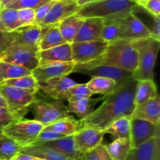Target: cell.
Returning <instances> with one entry per match:
<instances>
[{
    "mask_svg": "<svg viewBox=\"0 0 160 160\" xmlns=\"http://www.w3.org/2000/svg\"><path fill=\"white\" fill-rule=\"evenodd\" d=\"M117 22L120 28L119 39L134 42L152 38L149 30L132 12L118 17Z\"/></svg>",
    "mask_w": 160,
    "mask_h": 160,
    "instance_id": "obj_9",
    "label": "cell"
},
{
    "mask_svg": "<svg viewBox=\"0 0 160 160\" xmlns=\"http://www.w3.org/2000/svg\"><path fill=\"white\" fill-rule=\"evenodd\" d=\"M1 84H5V85L10 86V87L28 91L34 95L38 92V83L32 74L4 81Z\"/></svg>",
    "mask_w": 160,
    "mask_h": 160,
    "instance_id": "obj_34",
    "label": "cell"
},
{
    "mask_svg": "<svg viewBox=\"0 0 160 160\" xmlns=\"http://www.w3.org/2000/svg\"><path fill=\"white\" fill-rule=\"evenodd\" d=\"M106 96L99 97V98H83V99L78 100L76 102H68L67 106V112L70 113L76 114L77 117L80 119V120H84L87 118L94 110H95V106L98 102L105 98Z\"/></svg>",
    "mask_w": 160,
    "mask_h": 160,
    "instance_id": "obj_24",
    "label": "cell"
},
{
    "mask_svg": "<svg viewBox=\"0 0 160 160\" xmlns=\"http://www.w3.org/2000/svg\"><path fill=\"white\" fill-rule=\"evenodd\" d=\"M21 152L45 160H73L56 150L40 145H31L22 148Z\"/></svg>",
    "mask_w": 160,
    "mask_h": 160,
    "instance_id": "obj_26",
    "label": "cell"
},
{
    "mask_svg": "<svg viewBox=\"0 0 160 160\" xmlns=\"http://www.w3.org/2000/svg\"><path fill=\"white\" fill-rule=\"evenodd\" d=\"M148 0H135V2L137 3L138 6H142V7H144L145 5L148 2Z\"/></svg>",
    "mask_w": 160,
    "mask_h": 160,
    "instance_id": "obj_50",
    "label": "cell"
},
{
    "mask_svg": "<svg viewBox=\"0 0 160 160\" xmlns=\"http://www.w3.org/2000/svg\"><path fill=\"white\" fill-rule=\"evenodd\" d=\"M106 148L111 160H126L131 149V139H116Z\"/></svg>",
    "mask_w": 160,
    "mask_h": 160,
    "instance_id": "obj_29",
    "label": "cell"
},
{
    "mask_svg": "<svg viewBox=\"0 0 160 160\" xmlns=\"http://www.w3.org/2000/svg\"><path fill=\"white\" fill-rule=\"evenodd\" d=\"M23 115L13 112L8 107L0 106V131L14 122L23 120Z\"/></svg>",
    "mask_w": 160,
    "mask_h": 160,
    "instance_id": "obj_38",
    "label": "cell"
},
{
    "mask_svg": "<svg viewBox=\"0 0 160 160\" xmlns=\"http://www.w3.org/2000/svg\"><path fill=\"white\" fill-rule=\"evenodd\" d=\"M62 137H65V136L62 135V134H57V133L52 132V131L42 130V131L39 133L38 136L37 138V140L35 141V142H34V144H38L42 143V142H50V141L61 138ZM34 144H32V145H34Z\"/></svg>",
    "mask_w": 160,
    "mask_h": 160,
    "instance_id": "obj_43",
    "label": "cell"
},
{
    "mask_svg": "<svg viewBox=\"0 0 160 160\" xmlns=\"http://www.w3.org/2000/svg\"><path fill=\"white\" fill-rule=\"evenodd\" d=\"M80 8L76 0L56 1L41 26L49 28L53 25H58L67 17L77 14Z\"/></svg>",
    "mask_w": 160,
    "mask_h": 160,
    "instance_id": "obj_13",
    "label": "cell"
},
{
    "mask_svg": "<svg viewBox=\"0 0 160 160\" xmlns=\"http://www.w3.org/2000/svg\"><path fill=\"white\" fill-rule=\"evenodd\" d=\"M136 6L135 0H100L81 6L77 14L84 19L98 17L105 20L126 15Z\"/></svg>",
    "mask_w": 160,
    "mask_h": 160,
    "instance_id": "obj_3",
    "label": "cell"
},
{
    "mask_svg": "<svg viewBox=\"0 0 160 160\" xmlns=\"http://www.w3.org/2000/svg\"><path fill=\"white\" fill-rule=\"evenodd\" d=\"M89 63L117 67L133 73L138 63V54L131 42L117 39L108 42L102 56Z\"/></svg>",
    "mask_w": 160,
    "mask_h": 160,
    "instance_id": "obj_2",
    "label": "cell"
},
{
    "mask_svg": "<svg viewBox=\"0 0 160 160\" xmlns=\"http://www.w3.org/2000/svg\"><path fill=\"white\" fill-rule=\"evenodd\" d=\"M49 1L51 0H14L8 3L4 8L14 9L17 10L20 9H25V8L35 9L44 3H46Z\"/></svg>",
    "mask_w": 160,
    "mask_h": 160,
    "instance_id": "obj_39",
    "label": "cell"
},
{
    "mask_svg": "<svg viewBox=\"0 0 160 160\" xmlns=\"http://www.w3.org/2000/svg\"><path fill=\"white\" fill-rule=\"evenodd\" d=\"M33 160H45V159H39V158L34 157V159H33Z\"/></svg>",
    "mask_w": 160,
    "mask_h": 160,
    "instance_id": "obj_51",
    "label": "cell"
},
{
    "mask_svg": "<svg viewBox=\"0 0 160 160\" xmlns=\"http://www.w3.org/2000/svg\"><path fill=\"white\" fill-rule=\"evenodd\" d=\"M105 41L71 43L72 59L76 65L88 63L99 59L107 48Z\"/></svg>",
    "mask_w": 160,
    "mask_h": 160,
    "instance_id": "obj_11",
    "label": "cell"
},
{
    "mask_svg": "<svg viewBox=\"0 0 160 160\" xmlns=\"http://www.w3.org/2000/svg\"><path fill=\"white\" fill-rule=\"evenodd\" d=\"M76 1H77V2H78V6H79L80 7H81V6H84V5L89 4V3L95 2L100 1V0H76Z\"/></svg>",
    "mask_w": 160,
    "mask_h": 160,
    "instance_id": "obj_47",
    "label": "cell"
},
{
    "mask_svg": "<svg viewBox=\"0 0 160 160\" xmlns=\"http://www.w3.org/2000/svg\"><path fill=\"white\" fill-rule=\"evenodd\" d=\"M34 156H31L30 155L25 154V153L20 152L17 155H16L11 160H33Z\"/></svg>",
    "mask_w": 160,
    "mask_h": 160,
    "instance_id": "obj_46",
    "label": "cell"
},
{
    "mask_svg": "<svg viewBox=\"0 0 160 160\" xmlns=\"http://www.w3.org/2000/svg\"><path fill=\"white\" fill-rule=\"evenodd\" d=\"M13 42V34L0 29V52L4 51Z\"/></svg>",
    "mask_w": 160,
    "mask_h": 160,
    "instance_id": "obj_44",
    "label": "cell"
},
{
    "mask_svg": "<svg viewBox=\"0 0 160 160\" xmlns=\"http://www.w3.org/2000/svg\"><path fill=\"white\" fill-rule=\"evenodd\" d=\"M138 81L131 79L117 86L109 95L105 97L102 104L95 109L87 118L80 120L83 127H92L104 131L115 120L131 117L135 105L134 95Z\"/></svg>",
    "mask_w": 160,
    "mask_h": 160,
    "instance_id": "obj_1",
    "label": "cell"
},
{
    "mask_svg": "<svg viewBox=\"0 0 160 160\" xmlns=\"http://www.w3.org/2000/svg\"><path fill=\"white\" fill-rule=\"evenodd\" d=\"M131 148H137L152 138L160 135L159 124L143 120L131 119Z\"/></svg>",
    "mask_w": 160,
    "mask_h": 160,
    "instance_id": "obj_12",
    "label": "cell"
},
{
    "mask_svg": "<svg viewBox=\"0 0 160 160\" xmlns=\"http://www.w3.org/2000/svg\"><path fill=\"white\" fill-rule=\"evenodd\" d=\"M0 106H2V107H8L6 100L4 99L1 93H0Z\"/></svg>",
    "mask_w": 160,
    "mask_h": 160,
    "instance_id": "obj_49",
    "label": "cell"
},
{
    "mask_svg": "<svg viewBox=\"0 0 160 160\" xmlns=\"http://www.w3.org/2000/svg\"><path fill=\"white\" fill-rule=\"evenodd\" d=\"M38 50L17 42H12L0 52V61L21 66L32 71L38 67Z\"/></svg>",
    "mask_w": 160,
    "mask_h": 160,
    "instance_id": "obj_6",
    "label": "cell"
},
{
    "mask_svg": "<svg viewBox=\"0 0 160 160\" xmlns=\"http://www.w3.org/2000/svg\"><path fill=\"white\" fill-rule=\"evenodd\" d=\"M17 12L21 27L35 24V9L25 8L17 9Z\"/></svg>",
    "mask_w": 160,
    "mask_h": 160,
    "instance_id": "obj_41",
    "label": "cell"
},
{
    "mask_svg": "<svg viewBox=\"0 0 160 160\" xmlns=\"http://www.w3.org/2000/svg\"><path fill=\"white\" fill-rule=\"evenodd\" d=\"M21 28L17 9L3 8L0 9V29L12 33Z\"/></svg>",
    "mask_w": 160,
    "mask_h": 160,
    "instance_id": "obj_32",
    "label": "cell"
},
{
    "mask_svg": "<svg viewBox=\"0 0 160 160\" xmlns=\"http://www.w3.org/2000/svg\"><path fill=\"white\" fill-rule=\"evenodd\" d=\"M92 95L93 94L88 88L86 84H76L66 91L62 100H67L68 102H72L83 98H91Z\"/></svg>",
    "mask_w": 160,
    "mask_h": 160,
    "instance_id": "obj_36",
    "label": "cell"
},
{
    "mask_svg": "<svg viewBox=\"0 0 160 160\" xmlns=\"http://www.w3.org/2000/svg\"><path fill=\"white\" fill-rule=\"evenodd\" d=\"M76 64L73 62H54L41 65L31 71L38 83L45 82L53 78L67 77L73 73Z\"/></svg>",
    "mask_w": 160,
    "mask_h": 160,
    "instance_id": "obj_14",
    "label": "cell"
},
{
    "mask_svg": "<svg viewBox=\"0 0 160 160\" xmlns=\"http://www.w3.org/2000/svg\"><path fill=\"white\" fill-rule=\"evenodd\" d=\"M143 8L155 17L160 16V0H148Z\"/></svg>",
    "mask_w": 160,
    "mask_h": 160,
    "instance_id": "obj_45",
    "label": "cell"
},
{
    "mask_svg": "<svg viewBox=\"0 0 160 160\" xmlns=\"http://www.w3.org/2000/svg\"><path fill=\"white\" fill-rule=\"evenodd\" d=\"M31 74V70L25 67L0 61V84L4 81Z\"/></svg>",
    "mask_w": 160,
    "mask_h": 160,
    "instance_id": "obj_33",
    "label": "cell"
},
{
    "mask_svg": "<svg viewBox=\"0 0 160 160\" xmlns=\"http://www.w3.org/2000/svg\"><path fill=\"white\" fill-rule=\"evenodd\" d=\"M138 54V63L133 73L135 81L154 79V68L159 52L160 41L153 38L131 42Z\"/></svg>",
    "mask_w": 160,
    "mask_h": 160,
    "instance_id": "obj_4",
    "label": "cell"
},
{
    "mask_svg": "<svg viewBox=\"0 0 160 160\" xmlns=\"http://www.w3.org/2000/svg\"><path fill=\"white\" fill-rule=\"evenodd\" d=\"M2 131H0V136L2 135Z\"/></svg>",
    "mask_w": 160,
    "mask_h": 160,
    "instance_id": "obj_52",
    "label": "cell"
},
{
    "mask_svg": "<svg viewBox=\"0 0 160 160\" xmlns=\"http://www.w3.org/2000/svg\"><path fill=\"white\" fill-rule=\"evenodd\" d=\"M56 1H60V0H56Z\"/></svg>",
    "mask_w": 160,
    "mask_h": 160,
    "instance_id": "obj_53",
    "label": "cell"
},
{
    "mask_svg": "<svg viewBox=\"0 0 160 160\" xmlns=\"http://www.w3.org/2000/svg\"><path fill=\"white\" fill-rule=\"evenodd\" d=\"M158 94L157 87L154 80L138 81L134 95V105L138 106L148 100L154 98Z\"/></svg>",
    "mask_w": 160,
    "mask_h": 160,
    "instance_id": "obj_27",
    "label": "cell"
},
{
    "mask_svg": "<svg viewBox=\"0 0 160 160\" xmlns=\"http://www.w3.org/2000/svg\"><path fill=\"white\" fill-rule=\"evenodd\" d=\"M12 1H14V0H0V8L2 9V8H4L8 3L11 2Z\"/></svg>",
    "mask_w": 160,
    "mask_h": 160,
    "instance_id": "obj_48",
    "label": "cell"
},
{
    "mask_svg": "<svg viewBox=\"0 0 160 160\" xmlns=\"http://www.w3.org/2000/svg\"><path fill=\"white\" fill-rule=\"evenodd\" d=\"M0 9H1V8H0Z\"/></svg>",
    "mask_w": 160,
    "mask_h": 160,
    "instance_id": "obj_54",
    "label": "cell"
},
{
    "mask_svg": "<svg viewBox=\"0 0 160 160\" xmlns=\"http://www.w3.org/2000/svg\"><path fill=\"white\" fill-rule=\"evenodd\" d=\"M34 145H40L49 147L73 160H84V154L77 149L73 135L65 136V137L56 139V140L34 144Z\"/></svg>",
    "mask_w": 160,
    "mask_h": 160,
    "instance_id": "obj_21",
    "label": "cell"
},
{
    "mask_svg": "<svg viewBox=\"0 0 160 160\" xmlns=\"http://www.w3.org/2000/svg\"><path fill=\"white\" fill-rule=\"evenodd\" d=\"M103 23V19L98 17L85 18L73 43L102 40Z\"/></svg>",
    "mask_w": 160,
    "mask_h": 160,
    "instance_id": "obj_19",
    "label": "cell"
},
{
    "mask_svg": "<svg viewBox=\"0 0 160 160\" xmlns=\"http://www.w3.org/2000/svg\"><path fill=\"white\" fill-rule=\"evenodd\" d=\"M81 128H82V125L80 120H75L73 117L69 116L52 124L45 126L43 130L52 131L63 136H72L74 135Z\"/></svg>",
    "mask_w": 160,
    "mask_h": 160,
    "instance_id": "obj_23",
    "label": "cell"
},
{
    "mask_svg": "<svg viewBox=\"0 0 160 160\" xmlns=\"http://www.w3.org/2000/svg\"><path fill=\"white\" fill-rule=\"evenodd\" d=\"M117 18L118 17L103 20L104 23L102 31V40L106 42H110L119 39L120 28L117 22Z\"/></svg>",
    "mask_w": 160,
    "mask_h": 160,
    "instance_id": "obj_37",
    "label": "cell"
},
{
    "mask_svg": "<svg viewBox=\"0 0 160 160\" xmlns=\"http://www.w3.org/2000/svg\"><path fill=\"white\" fill-rule=\"evenodd\" d=\"M105 134L102 130L92 127H83L73 135L77 149L83 154L88 152L101 145Z\"/></svg>",
    "mask_w": 160,
    "mask_h": 160,
    "instance_id": "obj_15",
    "label": "cell"
},
{
    "mask_svg": "<svg viewBox=\"0 0 160 160\" xmlns=\"http://www.w3.org/2000/svg\"><path fill=\"white\" fill-rule=\"evenodd\" d=\"M86 85L93 95L99 94L103 96H107L117 88L118 84L112 79L95 77L92 78Z\"/></svg>",
    "mask_w": 160,
    "mask_h": 160,
    "instance_id": "obj_28",
    "label": "cell"
},
{
    "mask_svg": "<svg viewBox=\"0 0 160 160\" xmlns=\"http://www.w3.org/2000/svg\"><path fill=\"white\" fill-rule=\"evenodd\" d=\"M84 18L78 14L67 17L58 24L59 31L62 38L67 43H73L75 37L78 34L81 25L84 23Z\"/></svg>",
    "mask_w": 160,
    "mask_h": 160,
    "instance_id": "obj_25",
    "label": "cell"
},
{
    "mask_svg": "<svg viewBox=\"0 0 160 160\" xmlns=\"http://www.w3.org/2000/svg\"><path fill=\"white\" fill-rule=\"evenodd\" d=\"M84 160H111L106 145H99L96 148L84 153Z\"/></svg>",
    "mask_w": 160,
    "mask_h": 160,
    "instance_id": "obj_40",
    "label": "cell"
},
{
    "mask_svg": "<svg viewBox=\"0 0 160 160\" xmlns=\"http://www.w3.org/2000/svg\"><path fill=\"white\" fill-rule=\"evenodd\" d=\"M38 66L54 62H73L71 44L65 43L59 46L38 52Z\"/></svg>",
    "mask_w": 160,
    "mask_h": 160,
    "instance_id": "obj_18",
    "label": "cell"
},
{
    "mask_svg": "<svg viewBox=\"0 0 160 160\" xmlns=\"http://www.w3.org/2000/svg\"><path fill=\"white\" fill-rule=\"evenodd\" d=\"M0 93L6 100L8 108L25 116L28 109L37 99L34 94L17 88L0 84Z\"/></svg>",
    "mask_w": 160,
    "mask_h": 160,
    "instance_id": "obj_10",
    "label": "cell"
},
{
    "mask_svg": "<svg viewBox=\"0 0 160 160\" xmlns=\"http://www.w3.org/2000/svg\"><path fill=\"white\" fill-rule=\"evenodd\" d=\"M76 84L78 83L67 77L53 78L45 82L38 83V92L52 99L62 100L66 91Z\"/></svg>",
    "mask_w": 160,
    "mask_h": 160,
    "instance_id": "obj_17",
    "label": "cell"
},
{
    "mask_svg": "<svg viewBox=\"0 0 160 160\" xmlns=\"http://www.w3.org/2000/svg\"><path fill=\"white\" fill-rule=\"evenodd\" d=\"M55 2H56V0H51L35 9V24H42Z\"/></svg>",
    "mask_w": 160,
    "mask_h": 160,
    "instance_id": "obj_42",
    "label": "cell"
},
{
    "mask_svg": "<svg viewBox=\"0 0 160 160\" xmlns=\"http://www.w3.org/2000/svg\"><path fill=\"white\" fill-rule=\"evenodd\" d=\"M48 28H44L38 24H32L21 27L12 32L13 42L23 44L27 46L37 49L38 51V45L42 35Z\"/></svg>",
    "mask_w": 160,
    "mask_h": 160,
    "instance_id": "obj_16",
    "label": "cell"
},
{
    "mask_svg": "<svg viewBox=\"0 0 160 160\" xmlns=\"http://www.w3.org/2000/svg\"><path fill=\"white\" fill-rule=\"evenodd\" d=\"M131 117H123L112 122L104 130L105 134H109L114 140L130 138L131 136Z\"/></svg>",
    "mask_w": 160,
    "mask_h": 160,
    "instance_id": "obj_31",
    "label": "cell"
},
{
    "mask_svg": "<svg viewBox=\"0 0 160 160\" xmlns=\"http://www.w3.org/2000/svg\"><path fill=\"white\" fill-rule=\"evenodd\" d=\"M73 73H83L92 78L101 77L112 79L118 85L127 82L133 78V73L127 70L106 65H95L92 63H84L75 65Z\"/></svg>",
    "mask_w": 160,
    "mask_h": 160,
    "instance_id": "obj_8",
    "label": "cell"
},
{
    "mask_svg": "<svg viewBox=\"0 0 160 160\" xmlns=\"http://www.w3.org/2000/svg\"><path fill=\"white\" fill-rule=\"evenodd\" d=\"M65 43L67 42L62 38L58 25H53L49 27L42 35L38 45V51H43Z\"/></svg>",
    "mask_w": 160,
    "mask_h": 160,
    "instance_id": "obj_30",
    "label": "cell"
},
{
    "mask_svg": "<svg viewBox=\"0 0 160 160\" xmlns=\"http://www.w3.org/2000/svg\"><path fill=\"white\" fill-rule=\"evenodd\" d=\"M160 135L137 148H131L126 160H160Z\"/></svg>",
    "mask_w": 160,
    "mask_h": 160,
    "instance_id": "obj_22",
    "label": "cell"
},
{
    "mask_svg": "<svg viewBox=\"0 0 160 160\" xmlns=\"http://www.w3.org/2000/svg\"><path fill=\"white\" fill-rule=\"evenodd\" d=\"M22 147L6 136H0V160H11L16 155L21 152Z\"/></svg>",
    "mask_w": 160,
    "mask_h": 160,
    "instance_id": "obj_35",
    "label": "cell"
},
{
    "mask_svg": "<svg viewBox=\"0 0 160 160\" xmlns=\"http://www.w3.org/2000/svg\"><path fill=\"white\" fill-rule=\"evenodd\" d=\"M131 119L143 120L155 124L160 123V98L157 95L154 98L136 106Z\"/></svg>",
    "mask_w": 160,
    "mask_h": 160,
    "instance_id": "obj_20",
    "label": "cell"
},
{
    "mask_svg": "<svg viewBox=\"0 0 160 160\" xmlns=\"http://www.w3.org/2000/svg\"><path fill=\"white\" fill-rule=\"evenodd\" d=\"M44 125L34 120H20L2 130L3 135L22 147L29 146L37 140Z\"/></svg>",
    "mask_w": 160,
    "mask_h": 160,
    "instance_id": "obj_5",
    "label": "cell"
},
{
    "mask_svg": "<svg viewBox=\"0 0 160 160\" xmlns=\"http://www.w3.org/2000/svg\"><path fill=\"white\" fill-rule=\"evenodd\" d=\"M30 107L34 113V120L43 124L44 127L70 116L62 100L47 102L45 100L36 99Z\"/></svg>",
    "mask_w": 160,
    "mask_h": 160,
    "instance_id": "obj_7",
    "label": "cell"
}]
</instances>
